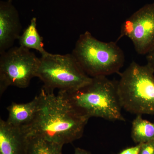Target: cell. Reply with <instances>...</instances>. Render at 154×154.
<instances>
[{
	"label": "cell",
	"mask_w": 154,
	"mask_h": 154,
	"mask_svg": "<svg viewBox=\"0 0 154 154\" xmlns=\"http://www.w3.org/2000/svg\"><path fill=\"white\" fill-rule=\"evenodd\" d=\"M35 118L22 129L28 136H36L63 146L82 136L89 118L77 111L63 92L56 95L42 88Z\"/></svg>",
	"instance_id": "obj_1"
},
{
	"label": "cell",
	"mask_w": 154,
	"mask_h": 154,
	"mask_svg": "<svg viewBox=\"0 0 154 154\" xmlns=\"http://www.w3.org/2000/svg\"><path fill=\"white\" fill-rule=\"evenodd\" d=\"M90 84L72 92H63L78 112L90 118L125 121L116 82L107 76L94 77ZM62 92V91H61Z\"/></svg>",
	"instance_id": "obj_2"
},
{
	"label": "cell",
	"mask_w": 154,
	"mask_h": 154,
	"mask_svg": "<svg viewBox=\"0 0 154 154\" xmlns=\"http://www.w3.org/2000/svg\"><path fill=\"white\" fill-rule=\"evenodd\" d=\"M122 109L132 114L154 115V72L147 64L132 62L116 82Z\"/></svg>",
	"instance_id": "obj_3"
},
{
	"label": "cell",
	"mask_w": 154,
	"mask_h": 154,
	"mask_svg": "<svg viewBox=\"0 0 154 154\" xmlns=\"http://www.w3.org/2000/svg\"><path fill=\"white\" fill-rule=\"evenodd\" d=\"M72 54L91 78L118 73L125 62L124 53L116 42L100 41L88 31L80 35Z\"/></svg>",
	"instance_id": "obj_4"
},
{
	"label": "cell",
	"mask_w": 154,
	"mask_h": 154,
	"mask_svg": "<svg viewBox=\"0 0 154 154\" xmlns=\"http://www.w3.org/2000/svg\"><path fill=\"white\" fill-rule=\"evenodd\" d=\"M43 83V89L62 92L79 90L92 82L93 78L84 72L72 54H41L36 76Z\"/></svg>",
	"instance_id": "obj_5"
},
{
	"label": "cell",
	"mask_w": 154,
	"mask_h": 154,
	"mask_svg": "<svg viewBox=\"0 0 154 154\" xmlns=\"http://www.w3.org/2000/svg\"><path fill=\"white\" fill-rule=\"evenodd\" d=\"M1 96L10 86L25 88L36 73L40 58L22 46L12 47L0 54Z\"/></svg>",
	"instance_id": "obj_6"
},
{
	"label": "cell",
	"mask_w": 154,
	"mask_h": 154,
	"mask_svg": "<svg viewBox=\"0 0 154 154\" xmlns=\"http://www.w3.org/2000/svg\"><path fill=\"white\" fill-rule=\"evenodd\" d=\"M126 37L138 54L146 55L154 48V2L147 4L125 20L118 39Z\"/></svg>",
	"instance_id": "obj_7"
},
{
	"label": "cell",
	"mask_w": 154,
	"mask_h": 154,
	"mask_svg": "<svg viewBox=\"0 0 154 154\" xmlns=\"http://www.w3.org/2000/svg\"><path fill=\"white\" fill-rule=\"evenodd\" d=\"M22 26L19 14L12 2L0 3V54L13 47L21 35Z\"/></svg>",
	"instance_id": "obj_8"
},
{
	"label": "cell",
	"mask_w": 154,
	"mask_h": 154,
	"mask_svg": "<svg viewBox=\"0 0 154 154\" xmlns=\"http://www.w3.org/2000/svg\"><path fill=\"white\" fill-rule=\"evenodd\" d=\"M28 137L21 128L0 120V154H26Z\"/></svg>",
	"instance_id": "obj_9"
},
{
	"label": "cell",
	"mask_w": 154,
	"mask_h": 154,
	"mask_svg": "<svg viewBox=\"0 0 154 154\" xmlns=\"http://www.w3.org/2000/svg\"><path fill=\"white\" fill-rule=\"evenodd\" d=\"M40 102L39 94L28 103L19 104L12 102L7 108L8 117L6 121L12 126L21 129L26 127L35 118L39 108Z\"/></svg>",
	"instance_id": "obj_10"
},
{
	"label": "cell",
	"mask_w": 154,
	"mask_h": 154,
	"mask_svg": "<svg viewBox=\"0 0 154 154\" xmlns=\"http://www.w3.org/2000/svg\"><path fill=\"white\" fill-rule=\"evenodd\" d=\"M36 18L33 17L30 24L19 36V46L28 49L36 50L41 54L46 52L44 48L43 38L40 36L37 29Z\"/></svg>",
	"instance_id": "obj_11"
},
{
	"label": "cell",
	"mask_w": 154,
	"mask_h": 154,
	"mask_svg": "<svg viewBox=\"0 0 154 154\" xmlns=\"http://www.w3.org/2000/svg\"><path fill=\"white\" fill-rule=\"evenodd\" d=\"M137 115L132 122L131 137L136 143H143L154 140V123Z\"/></svg>",
	"instance_id": "obj_12"
},
{
	"label": "cell",
	"mask_w": 154,
	"mask_h": 154,
	"mask_svg": "<svg viewBox=\"0 0 154 154\" xmlns=\"http://www.w3.org/2000/svg\"><path fill=\"white\" fill-rule=\"evenodd\" d=\"M28 137L26 154H62L63 146L38 137Z\"/></svg>",
	"instance_id": "obj_13"
},
{
	"label": "cell",
	"mask_w": 154,
	"mask_h": 154,
	"mask_svg": "<svg viewBox=\"0 0 154 154\" xmlns=\"http://www.w3.org/2000/svg\"><path fill=\"white\" fill-rule=\"evenodd\" d=\"M138 154H154V140L141 143Z\"/></svg>",
	"instance_id": "obj_14"
},
{
	"label": "cell",
	"mask_w": 154,
	"mask_h": 154,
	"mask_svg": "<svg viewBox=\"0 0 154 154\" xmlns=\"http://www.w3.org/2000/svg\"><path fill=\"white\" fill-rule=\"evenodd\" d=\"M141 145V143H139L135 146L125 149L119 154H138L140 150Z\"/></svg>",
	"instance_id": "obj_15"
},
{
	"label": "cell",
	"mask_w": 154,
	"mask_h": 154,
	"mask_svg": "<svg viewBox=\"0 0 154 154\" xmlns=\"http://www.w3.org/2000/svg\"><path fill=\"white\" fill-rule=\"evenodd\" d=\"M147 63L154 72V48L146 55Z\"/></svg>",
	"instance_id": "obj_16"
},
{
	"label": "cell",
	"mask_w": 154,
	"mask_h": 154,
	"mask_svg": "<svg viewBox=\"0 0 154 154\" xmlns=\"http://www.w3.org/2000/svg\"><path fill=\"white\" fill-rule=\"evenodd\" d=\"M74 154H91L90 152L87 151L83 149L80 148H76L75 149Z\"/></svg>",
	"instance_id": "obj_17"
},
{
	"label": "cell",
	"mask_w": 154,
	"mask_h": 154,
	"mask_svg": "<svg viewBox=\"0 0 154 154\" xmlns=\"http://www.w3.org/2000/svg\"><path fill=\"white\" fill-rule=\"evenodd\" d=\"M9 2H12V0H8Z\"/></svg>",
	"instance_id": "obj_18"
}]
</instances>
